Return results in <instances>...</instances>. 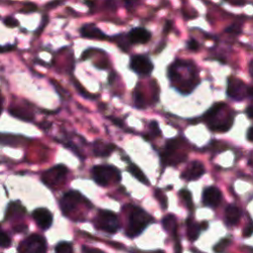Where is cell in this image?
Here are the masks:
<instances>
[{"mask_svg":"<svg viewBox=\"0 0 253 253\" xmlns=\"http://www.w3.org/2000/svg\"><path fill=\"white\" fill-rule=\"evenodd\" d=\"M32 216L38 226L42 230L48 229L53 221L52 213L45 208H38L34 210L32 212Z\"/></svg>","mask_w":253,"mask_h":253,"instance_id":"obj_16","label":"cell"},{"mask_svg":"<svg viewBox=\"0 0 253 253\" xmlns=\"http://www.w3.org/2000/svg\"><path fill=\"white\" fill-rule=\"evenodd\" d=\"M241 32H242V23H239V22H234L224 29V33L233 35L235 37L240 35Z\"/></svg>","mask_w":253,"mask_h":253,"instance_id":"obj_30","label":"cell"},{"mask_svg":"<svg viewBox=\"0 0 253 253\" xmlns=\"http://www.w3.org/2000/svg\"><path fill=\"white\" fill-rule=\"evenodd\" d=\"M4 23H5V25H6V26L11 27V28L17 27V26L19 25L18 21H17L15 18H13V17H7V18H5Z\"/></svg>","mask_w":253,"mask_h":253,"instance_id":"obj_39","label":"cell"},{"mask_svg":"<svg viewBox=\"0 0 253 253\" xmlns=\"http://www.w3.org/2000/svg\"><path fill=\"white\" fill-rule=\"evenodd\" d=\"M222 200V193L215 186H209L204 189L202 194V201L204 206L215 209L217 208Z\"/></svg>","mask_w":253,"mask_h":253,"instance_id":"obj_12","label":"cell"},{"mask_svg":"<svg viewBox=\"0 0 253 253\" xmlns=\"http://www.w3.org/2000/svg\"><path fill=\"white\" fill-rule=\"evenodd\" d=\"M108 119H109L114 125H116L117 126H119V127H123V126H124V123H123L122 120H120V119H118V118H115V117H108Z\"/></svg>","mask_w":253,"mask_h":253,"instance_id":"obj_40","label":"cell"},{"mask_svg":"<svg viewBox=\"0 0 253 253\" xmlns=\"http://www.w3.org/2000/svg\"><path fill=\"white\" fill-rule=\"evenodd\" d=\"M184 144V139L181 137L168 139L160 153L161 162L166 166L177 165L183 162L187 158V152L183 149Z\"/></svg>","mask_w":253,"mask_h":253,"instance_id":"obj_4","label":"cell"},{"mask_svg":"<svg viewBox=\"0 0 253 253\" xmlns=\"http://www.w3.org/2000/svg\"><path fill=\"white\" fill-rule=\"evenodd\" d=\"M162 225L164 227V229L170 233L173 234V236L178 240L177 238V221H176V217L173 214H167L162 218Z\"/></svg>","mask_w":253,"mask_h":253,"instance_id":"obj_21","label":"cell"},{"mask_svg":"<svg viewBox=\"0 0 253 253\" xmlns=\"http://www.w3.org/2000/svg\"><path fill=\"white\" fill-rule=\"evenodd\" d=\"M241 210L233 205H227V207L225 208V211H224V216H225V222L227 225L230 226H234L236 224H238L240 218H241Z\"/></svg>","mask_w":253,"mask_h":253,"instance_id":"obj_18","label":"cell"},{"mask_svg":"<svg viewBox=\"0 0 253 253\" xmlns=\"http://www.w3.org/2000/svg\"><path fill=\"white\" fill-rule=\"evenodd\" d=\"M115 77H116V74H115L114 72H112V73L109 75V83H110V84H113V83H114Z\"/></svg>","mask_w":253,"mask_h":253,"instance_id":"obj_47","label":"cell"},{"mask_svg":"<svg viewBox=\"0 0 253 253\" xmlns=\"http://www.w3.org/2000/svg\"><path fill=\"white\" fill-rule=\"evenodd\" d=\"M126 170L127 172L132 176L134 177L136 180H138L140 183L144 184V185H149V182H148V179L147 177L145 176V174L142 172V170L134 163H128L127 167H126Z\"/></svg>","mask_w":253,"mask_h":253,"instance_id":"obj_20","label":"cell"},{"mask_svg":"<svg viewBox=\"0 0 253 253\" xmlns=\"http://www.w3.org/2000/svg\"><path fill=\"white\" fill-rule=\"evenodd\" d=\"M84 3L89 8L90 11H92L93 8H95V6H96V1L95 0H84Z\"/></svg>","mask_w":253,"mask_h":253,"instance_id":"obj_41","label":"cell"},{"mask_svg":"<svg viewBox=\"0 0 253 253\" xmlns=\"http://www.w3.org/2000/svg\"><path fill=\"white\" fill-rule=\"evenodd\" d=\"M167 77L175 88L182 95H189L200 83V76L197 66L191 60L176 59L167 67Z\"/></svg>","mask_w":253,"mask_h":253,"instance_id":"obj_1","label":"cell"},{"mask_svg":"<svg viewBox=\"0 0 253 253\" xmlns=\"http://www.w3.org/2000/svg\"><path fill=\"white\" fill-rule=\"evenodd\" d=\"M67 174L68 168L64 164H57L42 174V181L47 187L54 188L65 181Z\"/></svg>","mask_w":253,"mask_h":253,"instance_id":"obj_9","label":"cell"},{"mask_svg":"<svg viewBox=\"0 0 253 253\" xmlns=\"http://www.w3.org/2000/svg\"><path fill=\"white\" fill-rule=\"evenodd\" d=\"M232 240L230 238V236H226L222 239H220L213 247H212V250L214 252H223L230 244H231Z\"/></svg>","mask_w":253,"mask_h":253,"instance_id":"obj_28","label":"cell"},{"mask_svg":"<svg viewBox=\"0 0 253 253\" xmlns=\"http://www.w3.org/2000/svg\"><path fill=\"white\" fill-rule=\"evenodd\" d=\"M186 225H187V236H188V239L190 241L197 240L199 238V236H200L201 231H202V229L200 227V224L196 223L193 220L192 217H189L186 220Z\"/></svg>","mask_w":253,"mask_h":253,"instance_id":"obj_19","label":"cell"},{"mask_svg":"<svg viewBox=\"0 0 253 253\" xmlns=\"http://www.w3.org/2000/svg\"><path fill=\"white\" fill-rule=\"evenodd\" d=\"M171 28H172V23H171V21H166L165 26H164V30H163L164 34H168L169 31L171 30Z\"/></svg>","mask_w":253,"mask_h":253,"instance_id":"obj_42","label":"cell"},{"mask_svg":"<svg viewBox=\"0 0 253 253\" xmlns=\"http://www.w3.org/2000/svg\"><path fill=\"white\" fill-rule=\"evenodd\" d=\"M200 224V227H201V229L202 230H206L208 227H209V222L207 221V220H203L201 223H199Z\"/></svg>","mask_w":253,"mask_h":253,"instance_id":"obj_45","label":"cell"},{"mask_svg":"<svg viewBox=\"0 0 253 253\" xmlns=\"http://www.w3.org/2000/svg\"><path fill=\"white\" fill-rule=\"evenodd\" d=\"M153 217L143 209L137 206H132L127 217L126 235L128 238L137 237L150 223L153 222Z\"/></svg>","mask_w":253,"mask_h":253,"instance_id":"obj_3","label":"cell"},{"mask_svg":"<svg viewBox=\"0 0 253 253\" xmlns=\"http://www.w3.org/2000/svg\"><path fill=\"white\" fill-rule=\"evenodd\" d=\"M12 49H14V46L13 45H8V46H5V47H0V52L12 50Z\"/></svg>","mask_w":253,"mask_h":253,"instance_id":"obj_46","label":"cell"},{"mask_svg":"<svg viewBox=\"0 0 253 253\" xmlns=\"http://www.w3.org/2000/svg\"><path fill=\"white\" fill-rule=\"evenodd\" d=\"M37 9H38V7H37L36 4H34V3H27V4L24 5V7L22 8L21 11L23 13H31V12L36 11Z\"/></svg>","mask_w":253,"mask_h":253,"instance_id":"obj_37","label":"cell"},{"mask_svg":"<svg viewBox=\"0 0 253 253\" xmlns=\"http://www.w3.org/2000/svg\"><path fill=\"white\" fill-rule=\"evenodd\" d=\"M179 196H180L181 200L184 202V204L186 205V207L188 208V210L193 211L194 203H193L192 193L187 189H181L179 192Z\"/></svg>","mask_w":253,"mask_h":253,"instance_id":"obj_24","label":"cell"},{"mask_svg":"<svg viewBox=\"0 0 253 253\" xmlns=\"http://www.w3.org/2000/svg\"><path fill=\"white\" fill-rule=\"evenodd\" d=\"M26 212V210L25 208L19 203H11L8 207V210H7V214H6V218L9 217V216H15L16 214L19 215H24Z\"/></svg>","mask_w":253,"mask_h":253,"instance_id":"obj_23","label":"cell"},{"mask_svg":"<svg viewBox=\"0 0 253 253\" xmlns=\"http://www.w3.org/2000/svg\"><path fill=\"white\" fill-rule=\"evenodd\" d=\"M251 130H252V126H250L248 128H247V131H246V138L249 142L252 141V138H251Z\"/></svg>","mask_w":253,"mask_h":253,"instance_id":"obj_44","label":"cell"},{"mask_svg":"<svg viewBox=\"0 0 253 253\" xmlns=\"http://www.w3.org/2000/svg\"><path fill=\"white\" fill-rule=\"evenodd\" d=\"M133 103L134 106L138 109H142L145 107V102H144V96L142 95V92L139 90L138 86L133 91Z\"/></svg>","mask_w":253,"mask_h":253,"instance_id":"obj_26","label":"cell"},{"mask_svg":"<svg viewBox=\"0 0 253 253\" xmlns=\"http://www.w3.org/2000/svg\"><path fill=\"white\" fill-rule=\"evenodd\" d=\"M249 73L250 75H252V61H250L249 63Z\"/></svg>","mask_w":253,"mask_h":253,"instance_id":"obj_48","label":"cell"},{"mask_svg":"<svg viewBox=\"0 0 253 253\" xmlns=\"http://www.w3.org/2000/svg\"><path fill=\"white\" fill-rule=\"evenodd\" d=\"M110 40L114 41L118 46L125 52H126L129 49V46L131 45L128 42V39L126 37V34H119L114 37H110Z\"/></svg>","mask_w":253,"mask_h":253,"instance_id":"obj_22","label":"cell"},{"mask_svg":"<svg viewBox=\"0 0 253 253\" xmlns=\"http://www.w3.org/2000/svg\"><path fill=\"white\" fill-rule=\"evenodd\" d=\"M206 172L205 166L201 161L194 160L188 164L180 177L185 181H196L200 179Z\"/></svg>","mask_w":253,"mask_h":253,"instance_id":"obj_15","label":"cell"},{"mask_svg":"<svg viewBox=\"0 0 253 253\" xmlns=\"http://www.w3.org/2000/svg\"><path fill=\"white\" fill-rule=\"evenodd\" d=\"M74 85L76 86L77 91H78L82 96H84L85 98H89V99H94V98H96V97L90 96V95H92V94H89V93H88V92L83 88V86H82L80 83H78L76 80H74Z\"/></svg>","mask_w":253,"mask_h":253,"instance_id":"obj_35","label":"cell"},{"mask_svg":"<svg viewBox=\"0 0 253 253\" xmlns=\"http://www.w3.org/2000/svg\"><path fill=\"white\" fill-rule=\"evenodd\" d=\"M124 1V4H125V7L126 9L131 13L132 11H134L138 6H139V3L140 1L139 0H123Z\"/></svg>","mask_w":253,"mask_h":253,"instance_id":"obj_33","label":"cell"},{"mask_svg":"<svg viewBox=\"0 0 253 253\" xmlns=\"http://www.w3.org/2000/svg\"><path fill=\"white\" fill-rule=\"evenodd\" d=\"M19 251L42 253L46 251V240L39 234H31L19 246Z\"/></svg>","mask_w":253,"mask_h":253,"instance_id":"obj_10","label":"cell"},{"mask_svg":"<svg viewBox=\"0 0 253 253\" xmlns=\"http://www.w3.org/2000/svg\"><path fill=\"white\" fill-rule=\"evenodd\" d=\"M91 174L93 180L103 187L119 183L122 179L121 171L114 165H95L91 170Z\"/></svg>","mask_w":253,"mask_h":253,"instance_id":"obj_5","label":"cell"},{"mask_svg":"<svg viewBox=\"0 0 253 253\" xmlns=\"http://www.w3.org/2000/svg\"><path fill=\"white\" fill-rule=\"evenodd\" d=\"M154 195H155V198L157 199V201L159 202L161 208L163 210H166L168 208V200H167V197L165 196V194L160 189H156Z\"/></svg>","mask_w":253,"mask_h":253,"instance_id":"obj_31","label":"cell"},{"mask_svg":"<svg viewBox=\"0 0 253 253\" xmlns=\"http://www.w3.org/2000/svg\"><path fill=\"white\" fill-rule=\"evenodd\" d=\"M187 48L191 51H198L200 49V43L195 39H190L187 43Z\"/></svg>","mask_w":253,"mask_h":253,"instance_id":"obj_34","label":"cell"},{"mask_svg":"<svg viewBox=\"0 0 253 253\" xmlns=\"http://www.w3.org/2000/svg\"><path fill=\"white\" fill-rule=\"evenodd\" d=\"M10 113L14 117L25 121H32L34 118V115L31 112L26 111L24 109H10Z\"/></svg>","mask_w":253,"mask_h":253,"instance_id":"obj_25","label":"cell"},{"mask_svg":"<svg viewBox=\"0 0 253 253\" xmlns=\"http://www.w3.org/2000/svg\"><path fill=\"white\" fill-rule=\"evenodd\" d=\"M148 127H149V132L147 133L148 137H146L145 139H152L154 137H157V136L161 135V130H160L159 125L156 121H151L149 123Z\"/></svg>","mask_w":253,"mask_h":253,"instance_id":"obj_27","label":"cell"},{"mask_svg":"<svg viewBox=\"0 0 253 253\" xmlns=\"http://www.w3.org/2000/svg\"><path fill=\"white\" fill-rule=\"evenodd\" d=\"M84 196L75 190L68 191L62 195V197L59 200V208L61 210L62 214L65 216H68L69 213L74 211L78 206H80L82 203H88Z\"/></svg>","mask_w":253,"mask_h":253,"instance_id":"obj_8","label":"cell"},{"mask_svg":"<svg viewBox=\"0 0 253 253\" xmlns=\"http://www.w3.org/2000/svg\"><path fill=\"white\" fill-rule=\"evenodd\" d=\"M126 37L130 44H145L151 40L152 33L144 27H134L129 30Z\"/></svg>","mask_w":253,"mask_h":253,"instance_id":"obj_14","label":"cell"},{"mask_svg":"<svg viewBox=\"0 0 253 253\" xmlns=\"http://www.w3.org/2000/svg\"><path fill=\"white\" fill-rule=\"evenodd\" d=\"M226 95L234 101H241L246 97L251 98L252 89L241 79L234 76H229L227 79Z\"/></svg>","mask_w":253,"mask_h":253,"instance_id":"obj_7","label":"cell"},{"mask_svg":"<svg viewBox=\"0 0 253 253\" xmlns=\"http://www.w3.org/2000/svg\"><path fill=\"white\" fill-rule=\"evenodd\" d=\"M129 68L139 75H149L151 74L154 65L151 59L145 54H135L132 55L129 61Z\"/></svg>","mask_w":253,"mask_h":253,"instance_id":"obj_11","label":"cell"},{"mask_svg":"<svg viewBox=\"0 0 253 253\" xmlns=\"http://www.w3.org/2000/svg\"><path fill=\"white\" fill-rule=\"evenodd\" d=\"M10 245H11V238L5 231L0 229V247L8 248Z\"/></svg>","mask_w":253,"mask_h":253,"instance_id":"obj_32","label":"cell"},{"mask_svg":"<svg viewBox=\"0 0 253 253\" xmlns=\"http://www.w3.org/2000/svg\"><path fill=\"white\" fill-rule=\"evenodd\" d=\"M251 105H248V107L245 110V114L249 120H252V114H251Z\"/></svg>","mask_w":253,"mask_h":253,"instance_id":"obj_43","label":"cell"},{"mask_svg":"<svg viewBox=\"0 0 253 253\" xmlns=\"http://www.w3.org/2000/svg\"><path fill=\"white\" fill-rule=\"evenodd\" d=\"M95 226L107 233H116L120 229V220L118 215L108 210H100L94 218Z\"/></svg>","mask_w":253,"mask_h":253,"instance_id":"obj_6","label":"cell"},{"mask_svg":"<svg viewBox=\"0 0 253 253\" xmlns=\"http://www.w3.org/2000/svg\"><path fill=\"white\" fill-rule=\"evenodd\" d=\"M235 113L224 102L212 105L202 117L209 128L216 132L229 130L234 122Z\"/></svg>","mask_w":253,"mask_h":253,"instance_id":"obj_2","label":"cell"},{"mask_svg":"<svg viewBox=\"0 0 253 253\" xmlns=\"http://www.w3.org/2000/svg\"><path fill=\"white\" fill-rule=\"evenodd\" d=\"M116 145L111 142H106L101 139H97L93 144V152L98 157H108L114 150Z\"/></svg>","mask_w":253,"mask_h":253,"instance_id":"obj_17","label":"cell"},{"mask_svg":"<svg viewBox=\"0 0 253 253\" xmlns=\"http://www.w3.org/2000/svg\"><path fill=\"white\" fill-rule=\"evenodd\" d=\"M79 33H80L82 38L89 39V40H99V41L110 40V37L107 34H105L94 23H85V24H83L79 29Z\"/></svg>","mask_w":253,"mask_h":253,"instance_id":"obj_13","label":"cell"},{"mask_svg":"<svg viewBox=\"0 0 253 253\" xmlns=\"http://www.w3.org/2000/svg\"><path fill=\"white\" fill-rule=\"evenodd\" d=\"M251 235H252V224H251V221H249L242 231V236L244 238H249Z\"/></svg>","mask_w":253,"mask_h":253,"instance_id":"obj_38","label":"cell"},{"mask_svg":"<svg viewBox=\"0 0 253 253\" xmlns=\"http://www.w3.org/2000/svg\"><path fill=\"white\" fill-rule=\"evenodd\" d=\"M222 1L234 7H244L248 3V0H222Z\"/></svg>","mask_w":253,"mask_h":253,"instance_id":"obj_36","label":"cell"},{"mask_svg":"<svg viewBox=\"0 0 253 253\" xmlns=\"http://www.w3.org/2000/svg\"><path fill=\"white\" fill-rule=\"evenodd\" d=\"M55 252L57 253H64V252H73V244L72 242H68V241H60L55 245L54 248Z\"/></svg>","mask_w":253,"mask_h":253,"instance_id":"obj_29","label":"cell"}]
</instances>
